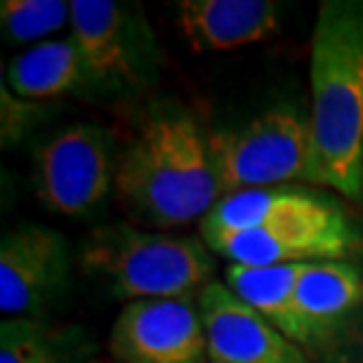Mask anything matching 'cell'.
Wrapping results in <instances>:
<instances>
[{
  "instance_id": "6da1fadb",
  "label": "cell",
  "mask_w": 363,
  "mask_h": 363,
  "mask_svg": "<svg viewBox=\"0 0 363 363\" xmlns=\"http://www.w3.org/2000/svg\"><path fill=\"white\" fill-rule=\"evenodd\" d=\"M116 194L135 220L156 229L203 220L222 199L213 137L184 106L158 101L123 151Z\"/></svg>"
},
{
  "instance_id": "7a4b0ae2",
  "label": "cell",
  "mask_w": 363,
  "mask_h": 363,
  "mask_svg": "<svg viewBox=\"0 0 363 363\" xmlns=\"http://www.w3.org/2000/svg\"><path fill=\"white\" fill-rule=\"evenodd\" d=\"M318 184L363 196V0H323L309 57Z\"/></svg>"
},
{
  "instance_id": "3957f363",
  "label": "cell",
  "mask_w": 363,
  "mask_h": 363,
  "mask_svg": "<svg viewBox=\"0 0 363 363\" xmlns=\"http://www.w3.org/2000/svg\"><path fill=\"white\" fill-rule=\"evenodd\" d=\"M81 264L118 300L186 297L210 283L215 269L208 245L186 236L106 224L85 238Z\"/></svg>"
},
{
  "instance_id": "277c9868",
  "label": "cell",
  "mask_w": 363,
  "mask_h": 363,
  "mask_svg": "<svg viewBox=\"0 0 363 363\" xmlns=\"http://www.w3.org/2000/svg\"><path fill=\"white\" fill-rule=\"evenodd\" d=\"M222 196L311 182L318 184L311 118L295 106H276L248 125L213 135Z\"/></svg>"
},
{
  "instance_id": "5b68a950",
  "label": "cell",
  "mask_w": 363,
  "mask_h": 363,
  "mask_svg": "<svg viewBox=\"0 0 363 363\" xmlns=\"http://www.w3.org/2000/svg\"><path fill=\"white\" fill-rule=\"evenodd\" d=\"M71 33L90 85L106 92H137L156 81L161 52L137 5L71 0Z\"/></svg>"
},
{
  "instance_id": "8992f818",
  "label": "cell",
  "mask_w": 363,
  "mask_h": 363,
  "mask_svg": "<svg viewBox=\"0 0 363 363\" xmlns=\"http://www.w3.org/2000/svg\"><path fill=\"white\" fill-rule=\"evenodd\" d=\"M116 144L99 125H71L35 154V191L50 210L69 217L92 213L116 189Z\"/></svg>"
},
{
  "instance_id": "52a82bcc",
  "label": "cell",
  "mask_w": 363,
  "mask_h": 363,
  "mask_svg": "<svg viewBox=\"0 0 363 363\" xmlns=\"http://www.w3.org/2000/svg\"><path fill=\"white\" fill-rule=\"evenodd\" d=\"M71 250L57 229L21 224L0 243V311L10 318H43L67 293Z\"/></svg>"
},
{
  "instance_id": "ba28073f",
  "label": "cell",
  "mask_w": 363,
  "mask_h": 363,
  "mask_svg": "<svg viewBox=\"0 0 363 363\" xmlns=\"http://www.w3.org/2000/svg\"><path fill=\"white\" fill-rule=\"evenodd\" d=\"M108 350L118 363H208L199 297L125 304L111 328Z\"/></svg>"
},
{
  "instance_id": "9c48e42d",
  "label": "cell",
  "mask_w": 363,
  "mask_h": 363,
  "mask_svg": "<svg viewBox=\"0 0 363 363\" xmlns=\"http://www.w3.org/2000/svg\"><path fill=\"white\" fill-rule=\"evenodd\" d=\"M359 234L342 208L323 217H307L279 227L220 238L210 250L241 267H286L335 262L354 250Z\"/></svg>"
},
{
  "instance_id": "30bf717a",
  "label": "cell",
  "mask_w": 363,
  "mask_h": 363,
  "mask_svg": "<svg viewBox=\"0 0 363 363\" xmlns=\"http://www.w3.org/2000/svg\"><path fill=\"white\" fill-rule=\"evenodd\" d=\"M208 363H309L262 314L248 307L227 283L210 281L199 293Z\"/></svg>"
},
{
  "instance_id": "8fae6325",
  "label": "cell",
  "mask_w": 363,
  "mask_h": 363,
  "mask_svg": "<svg viewBox=\"0 0 363 363\" xmlns=\"http://www.w3.org/2000/svg\"><path fill=\"white\" fill-rule=\"evenodd\" d=\"M177 21L196 52H227L279 35L281 7L272 0H182Z\"/></svg>"
},
{
  "instance_id": "7c38bea8",
  "label": "cell",
  "mask_w": 363,
  "mask_h": 363,
  "mask_svg": "<svg viewBox=\"0 0 363 363\" xmlns=\"http://www.w3.org/2000/svg\"><path fill=\"white\" fill-rule=\"evenodd\" d=\"M335 210H340L335 201L304 191V189H248V191L222 196L215 208L201 220V234L210 248L220 238L279 227V224L307 220V217H323Z\"/></svg>"
},
{
  "instance_id": "4fadbf2b",
  "label": "cell",
  "mask_w": 363,
  "mask_h": 363,
  "mask_svg": "<svg viewBox=\"0 0 363 363\" xmlns=\"http://www.w3.org/2000/svg\"><path fill=\"white\" fill-rule=\"evenodd\" d=\"M304 264L286 267H241L229 264L224 283L241 300L262 314L276 330H281L295 345H316L300 304H297V281Z\"/></svg>"
},
{
  "instance_id": "5bb4252c",
  "label": "cell",
  "mask_w": 363,
  "mask_h": 363,
  "mask_svg": "<svg viewBox=\"0 0 363 363\" xmlns=\"http://www.w3.org/2000/svg\"><path fill=\"white\" fill-rule=\"evenodd\" d=\"M363 300V279L347 262L304 264L297 281V304L316 342L328 340Z\"/></svg>"
},
{
  "instance_id": "9a60e30c",
  "label": "cell",
  "mask_w": 363,
  "mask_h": 363,
  "mask_svg": "<svg viewBox=\"0 0 363 363\" xmlns=\"http://www.w3.org/2000/svg\"><path fill=\"white\" fill-rule=\"evenodd\" d=\"M7 88L17 97L43 101L90 88L74 40H45L17 55L7 67Z\"/></svg>"
},
{
  "instance_id": "2e32d148",
  "label": "cell",
  "mask_w": 363,
  "mask_h": 363,
  "mask_svg": "<svg viewBox=\"0 0 363 363\" xmlns=\"http://www.w3.org/2000/svg\"><path fill=\"white\" fill-rule=\"evenodd\" d=\"M81 359V345L43 318H7L0 325V363H83Z\"/></svg>"
},
{
  "instance_id": "e0dca14e",
  "label": "cell",
  "mask_w": 363,
  "mask_h": 363,
  "mask_svg": "<svg viewBox=\"0 0 363 363\" xmlns=\"http://www.w3.org/2000/svg\"><path fill=\"white\" fill-rule=\"evenodd\" d=\"M71 24V3L64 0H3L0 28L12 43H31Z\"/></svg>"
},
{
  "instance_id": "ac0fdd59",
  "label": "cell",
  "mask_w": 363,
  "mask_h": 363,
  "mask_svg": "<svg viewBox=\"0 0 363 363\" xmlns=\"http://www.w3.org/2000/svg\"><path fill=\"white\" fill-rule=\"evenodd\" d=\"M45 118L48 108L43 106V101L17 97L7 88V83H3V88H0V140H3L5 149L19 144Z\"/></svg>"
},
{
  "instance_id": "d6986e66",
  "label": "cell",
  "mask_w": 363,
  "mask_h": 363,
  "mask_svg": "<svg viewBox=\"0 0 363 363\" xmlns=\"http://www.w3.org/2000/svg\"><path fill=\"white\" fill-rule=\"evenodd\" d=\"M90 363H99V361H90Z\"/></svg>"
}]
</instances>
